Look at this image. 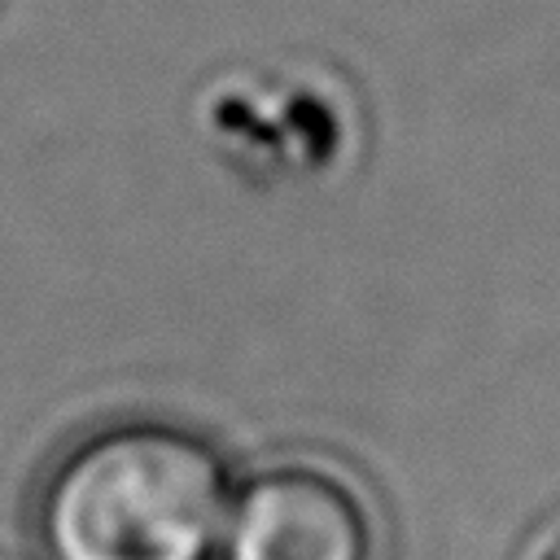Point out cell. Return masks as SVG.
Wrapping results in <instances>:
<instances>
[{
	"label": "cell",
	"mask_w": 560,
	"mask_h": 560,
	"mask_svg": "<svg viewBox=\"0 0 560 560\" xmlns=\"http://www.w3.org/2000/svg\"><path fill=\"white\" fill-rule=\"evenodd\" d=\"M232 490L223 446L197 424L118 416L52 455L31 529L39 560H219Z\"/></svg>",
	"instance_id": "6da1fadb"
},
{
	"label": "cell",
	"mask_w": 560,
	"mask_h": 560,
	"mask_svg": "<svg viewBox=\"0 0 560 560\" xmlns=\"http://www.w3.org/2000/svg\"><path fill=\"white\" fill-rule=\"evenodd\" d=\"M219 560H385V538L359 477L324 459H276L236 481Z\"/></svg>",
	"instance_id": "7a4b0ae2"
},
{
	"label": "cell",
	"mask_w": 560,
	"mask_h": 560,
	"mask_svg": "<svg viewBox=\"0 0 560 560\" xmlns=\"http://www.w3.org/2000/svg\"><path fill=\"white\" fill-rule=\"evenodd\" d=\"M525 560H560V521H551V525L534 538V547H529Z\"/></svg>",
	"instance_id": "3957f363"
}]
</instances>
